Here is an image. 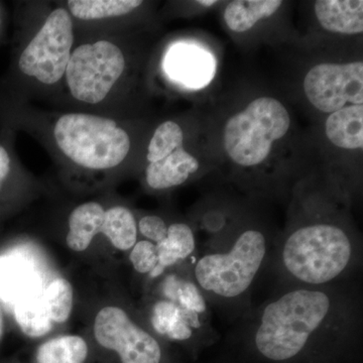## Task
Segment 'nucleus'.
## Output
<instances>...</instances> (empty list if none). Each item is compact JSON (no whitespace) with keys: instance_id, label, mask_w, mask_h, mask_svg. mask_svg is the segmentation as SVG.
Segmentation results:
<instances>
[{"instance_id":"nucleus-18","label":"nucleus","mask_w":363,"mask_h":363,"mask_svg":"<svg viewBox=\"0 0 363 363\" xmlns=\"http://www.w3.org/2000/svg\"><path fill=\"white\" fill-rule=\"evenodd\" d=\"M196 247L194 233L185 223H174L168 227V234L157 245L159 264L152 277H159L164 269L187 259Z\"/></svg>"},{"instance_id":"nucleus-11","label":"nucleus","mask_w":363,"mask_h":363,"mask_svg":"<svg viewBox=\"0 0 363 363\" xmlns=\"http://www.w3.org/2000/svg\"><path fill=\"white\" fill-rule=\"evenodd\" d=\"M198 169L199 162L182 147L164 159L147 164L145 182L152 190H168L187 182Z\"/></svg>"},{"instance_id":"nucleus-26","label":"nucleus","mask_w":363,"mask_h":363,"mask_svg":"<svg viewBox=\"0 0 363 363\" xmlns=\"http://www.w3.org/2000/svg\"><path fill=\"white\" fill-rule=\"evenodd\" d=\"M177 304L184 309L202 314L206 311V302L200 293L199 289L193 283H183L176 294Z\"/></svg>"},{"instance_id":"nucleus-9","label":"nucleus","mask_w":363,"mask_h":363,"mask_svg":"<svg viewBox=\"0 0 363 363\" xmlns=\"http://www.w3.org/2000/svg\"><path fill=\"white\" fill-rule=\"evenodd\" d=\"M306 96L326 113L340 111L347 104H363V63L320 64L308 72Z\"/></svg>"},{"instance_id":"nucleus-16","label":"nucleus","mask_w":363,"mask_h":363,"mask_svg":"<svg viewBox=\"0 0 363 363\" xmlns=\"http://www.w3.org/2000/svg\"><path fill=\"white\" fill-rule=\"evenodd\" d=\"M326 135L341 149H362L363 105H350L331 113L326 121Z\"/></svg>"},{"instance_id":"nucleus-23","label":"nucleus","mask_w":363,"mask_h":363,"mask_svg":"<svg viewBox=\"0 0 363 363\" xmlns=\"http://www.w3.org/2000/svg\"><path fill=\"white\" fill-rule=\"evenodd\" d=\"M43 295L52 322L62 324L68 321L74 306V290L70 281L64 278L54 279L43 289Z\"/></svg>"},{"instance_id":"nucleus-2","label":"nucleus","mask_w":363,"mask_h":363,"mask_svg":"<svg viewBox=\"0 0 363 363\" xmlns=\"http://www.w3.org/2000/svg\"><path fill=\"white\" fill-rule=\"evenodd\" d=\"M330 295L315 289L284 294L264 308L253 335L257 354L269 363H298L311 352L333 312Z\"/></svg>"},{"instance_id":"nucleus-29","label":"nucleus","mask_w":363,"mask_h":363,"mask_svg":"<svg viewBox=\"0 0 363 363\" xmlns=\"http://www.w3.org/2000/svg\"><path fill=\"white\" fill-rule=\"evenodd\" d=\"M198 4H201L203 6H212L216 4V1H215V0H209V1H208V0H204V1L200 0V1H198Z\"/></svg>"},{"instance_id":"nucleus-13","label":"nucleus","mask_w":363,"mask_h":363,"mask_svg":"<svg viewBox=\"0 0 363 363\" xmlns=\"http://www.w3.org/2000/svg\"><path fill=\"white\" fill-rule=\"evenodd\" d=\"M315 13L325 30L344 35L363 32L362 0H320Z\"/></svg>"},{"instance_id":"nucleus-28","label":"nucleus","mask_w":363,"mask_h":363,"mask_svg":"<svg viewBox=\"0 0 363 363\" xmlns=\"http://www.w3.org/2000/svg\"><path fill=\"white\" fill-rule=\"evenodd\" d=\"M4 333V318L2 314L1 308H0V341H1L2 336Z\"/></svg>"},{"instance_id":"nucleus-24","label":"nucleus","mask_w":363,"mask_h":363,"mask_svg":"<svg viewBox=\"0 0 363 363\" xmlns=\"http://www.w3.org/2000/svg\"><path fill=\"white\" fill-rule=\"evenodd\" d=\"M184 133L175 121H164L157 126L147 145V164L160 161L183 147Z\"/></svg>"},{"instance_id":"nucleus-12","label":"nucleus","mask_w":363,"mask_h":363,"mask_svg":"<svg viewBox=\"0 0 363 363\" xmlns=\"http://www.w3.org/2000/svg\"><path fill=\"white\" fill-rule=\"evenodd\" d=\"M199 314L184 309L175 301L162 300L152 308V324L160 335L177 342H186L199 328Z\"/></svg>"},{"instance_id":"nucleus-4","label":"nucleus","mask_w":363,"mask_h":363,"mask_svg":"<svg viewBox=\"0 0 363 363\" xmlns=\"http://www.w3.org/2000/svg\"><path fill=\"white\" fill-rule=\"evenodd\" d=\"M75 45V23L70 13L65 6L52 9L14 52L9 84L43 91L60 87Z\"/></svg>"},{"instance_id":"nucleus-6","label":"nucleus","mask_w":363,"mask_h":363,"mask_svg":"<svg viewBox=\"0 0 363 363\" xmlns=\"http://www.w3.org/2000/svg\"><path fill=\"white\" fill-rule=\"evenodd\" d=\"M289 112L279 100H253L245 111L231 117L224 130V147L229 157L241 167L266 161L272 145L290 128Z\"/></svg>"},{"instance_id":"nucleus-17","label":"nucleus","mask_w":363,"mask_h":363,"mask_svg":"<svg viewBox=\"0 0 363 363\" xmlns=\"http://www.w3.org/2000/svg\"><path fill=\"white\" fill-rule=\"evenodd\" d=\"M14 317L21 332L30 338L47 335L54 323L43 290L18 298L14 304Z\"/></svg>"},{"instance_id":"nucleus-21","label":"nucleus","mask_w":363,"mask_h":363,"mask_svg":"<svg viewBox=\"0 0 363 363\" xmlns=\"http://www.w3.org/2000/svg\"><path fill=\"white\" fill-rule=\"evenodd\" d=\"M101 233L116 250H130L138 241V222L135 215L124 206H112L105 210Z\"/></svg>"},{"instance_id":"nucleus-14","label":"nucleus","mask_w":363,"mask_h":363,"mask_svg":"<svg viewBox=\"0 0 363 363\" xmlns=\"http://www.w3.org/2000/svg\"><path fill=\"white\" fill-rule=\"evenodd\" d=\"M104 216L105 208L98 202H85L74 208L68 219L67 245L74 252H85L95 236L101 233Z\"/></svg>"},{"instance_id":"nucleus-15","label":"nucleus","mask_w":363,"mask_h":363,"mask_svg":"<svg viewBox=\"0 0 363 363\" xmlns=\"http://www.w3.org/2000/svg\"><path fill=\"white\" fill-rule=\"evenodd\" d=\"M142 4L140 0H69L65 7L74 23H98L124 18Z\"/></svg>"},{"instance_id":"nucleus-22","label":"nucleus","mask_w":363,"mask_h":363,"mask_svg":"<svg viewBox=\"0 0 363 363\" xmlns=\"http://www.w3.org/2000/svg\"><path fill=\"white\" fill-rule=\"evenodd\" d=\"M0 138V212L6 209L21 178V168L14 156L9 130Z\"/></svg>"},{"instance_id":"nucleus-10","label":"nucleus","mask_w":363,"mask_h":363,"mask_svg":"<svg viewBox=\"0 0 363 363\" xmlns=\"http://www.w3.org/2000/svg\"><path fill=\"white\" fill-rule=\"evenodd\" d=\"M164 68L176 82L200 89L211 82L215 75V59L204 48L193 44H177L169 49Z\"/></svg>"},{"instance_id":"nucleus-8","label":"nucleus","mask_w":363,"mask_h":363,"mask_svg":"<svg viewBox=\"0 0 363 363\" xmlns=\"http://www.w3.org/2000/svg\"><path fill=\"white\" fill-rule=\"evenodd\" d=\"M93 335L109 363H167L161 343L117 306L98 311Z\"/></svg>"},{"instance_id":"nucleus-5","label":"nucleus","mask_w":363,"mask_h":363,"mask_svg":"<svg viewBox=\"0 0 363 363\" xmlns=\"http://www.w3.org/2000/svg\"><path fill=\"white\" fill-rule=\"evenodd\" d=\"M353 247L347 233L333 224L301 227L286 238L281 262L292 278L322 286L339 278L350 267Z\"/></svg>"},{"instance_id":"nucleus-19","label":"nucleus","mask_w":363,"mask_h":363,"mask_svg":"<svg viewBox=\"0 0 363 363\" xmlns=\"http://www.w3.org/2000/svg\"><path fill=\"white\" fill-rule=\"evenodd\" d=\"M90 347L84 338L63 335L40 344L33 355V363H87Z\"/></svg>"},{"instance_id":"nucleus-20","label":"nucleus","mask_w":363,"mask_h":363,"mask_svg":"<svg viewBox=\"0 0 363 363\" xmlns=\"http://www.w3.org/2000/svg\"><path fill=\"white\" fill-rule=\"evenodd\" d=\"M281 4L279 0H236L227 6L224 21L233 32L245 33L257 21L272 16Z\"/></svg>"},{"instance_id":"nucleus-27","label":"nucleus","mask_w":363,"mask_h":363,"mask_svg":"<svg viewBox=\"0 0 363 363\" xmlns=\"http://www.w3.org/2000/svg\"><path fill=\"white\" fill-rule=\"evenodd\" d=\"M138 229L143 238L155 245H159L168 234V226L161 217L157 215H147L143 217L138 223Z\"/></svg>"},{"instance_id":"nucleus-7","label":"nucleus","mask_w":363,"mask_h":363,"mask_svg":"<svg viewBox=\"0 0 363 363\" xmlns=\"http://www.w3.org/2000/svg\"><path fill=\"white\" fill-rule=\"evenodd\" d=\"M267 247L260 231H245L229 252L209 253L198 260L196 281L203 290L218 297H240L255 281L266 259Z\"/></svg>"},{"instance_id":"nucleus-25","label":"nucleus","mask_w":363,"mask_h":363,"mask_svg":"<svg viewBox=\"0 0 363 363\" xmlns=\"http://www.w3.org/2000/svg\"><path fill=\"white\" fill-rule=\"evenodd\" d=\"M130 259L133 269L140 274H152L159 264L157 245L149 240L136 241L131 248Z\"/></svg>"},{"instance_id":"nucleus-1","label":"nucleus","mask_w":363,"mask_h":363,"mask_svg":"<svg viewBox=\"0 0 363 363\" xmlns=\"http://www.w3.org/2000/svg\"><path fill=\"white\" fill-rule=\"evenodd\" d=\"M40 117L43 140L66 169L107 175L116 173L130 156L133 138L117 116L74 111Z\"/></svg>"},{"instance_id":"nucleus-3","label":"nucleus","mask_w":363,"mask_h":363,"mask_svg":"<svg viewBox=\"0 0 363 363\" xmlns=\"http://www.w3.org/2000/svg\"><path fill=\"white\" fill-rule=\"evenodd\" d=\"M128 68L125 50L116 35L91 38L75 45L63 85L82 111L104 114L117 101Z\"/></svg>"}]
</instances>
